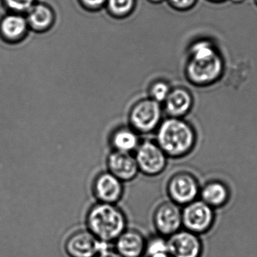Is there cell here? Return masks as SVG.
I'll list each match as a JSON object with an SVG mask.
<instances>
[{
	"instance_id": "obj_1",
	"label": "cell",
	"mask_w": 257,
	"mask_h": 257,
	"mask_svg": "<svg viewBox=\"0 0 257 257\" xmlns=\"http://www.w3.org/2000/svg\"><path fill=\"white\" fill-rule=\"evenodd\" d=\"M225 61L213 40L199 38L189 44L183 67L185 79L196 88H207L221 80Z\"/></svg>"
},
{
	"instance_id": "obj_2",
	"label": "cell",
	"mask_w": 257,
	"mask_h": 257,
	"mask_svg": "<svg viewBox=\"0 0 257 257\" xmlns=\"http://www.w3.org/2000/svg\"><path fill=\"white\" fill-rule=\"evenodd\" d=\"M156 143L168 157L181 158L193 150L196 134L183 118L168 117L157 128Z\"/></svg>"
},
{
	"instance_id": "obj_3",
	"label": "cell",
	"mask_w": 257,
	"mask_h": 257,
	"mask_svg": "<svg viewBox=\"0 0 257 257\" xmlns=\"http://www.w3.org/2000/svg\"><path fill=\"white\" fill-rule=\"evenodd\" d=\"M88 230L103 243L115 242L127 229V218L116 204L97 203L87 213Z\"/></svg>"
},
{
	"instance_id": "obj_4",
	"label": "cell",
	"mask_w": 257,
	"mask_h": 257,
	"mask_svg": "<svg viewBox=\"0 0 257 257\" xmlns=\"http://www.w3.org/2000/svg\"><path fill=\"white\" fill-rule=\"evenodd\" d=\"M162 106L150 97L135 103L129 112V124L138 134H150L157 130L162 122Z\"/></svg>"
},
{
	"instance_id": "obj_5",
	"label": "cell",
	"mask_w": 257,
	"mask_h": 257,
	"mask_svg": "<svg viewBox=\"0 0 257 257\" xmlns=\"http://www.w3.org/2000/svg\"><path fill=\"white\" fill-rule=\"evenodd\" d=\"M213 208L202 200H195L182 210L183 225L188 231L199 234L209 231L214 222Z\"/></svg>"
},
{
	"instance_id": "obj_6",
	"label": "cell",
	"mask_w": 257,
	"mask_h": 257,
	"mask_svg": "<svg viewBox=\"0 0 257 257\" xmlns=\"http://www.w3.org/2000/svg\"><path fill=\"white\" fill-rule=\"evenodd\" d=\"M135 153V159L140 172L154 177L163 172L168 162L165 152L153 141L141 143Z\"/></svg>"
},
{
	"instance_id": "obj_7",
	"label": "cell",
	"mask_w": 257,
	"mask_h": 257,
	"mask_svg": "<svg viewBox=\"0 0 257 257\" xmlns=\"http://www.w3.org/2000/svg\"><path fill=\"white\" fill-rule=\"evenodd\" d=\"M171 201L178 205H186L196 200L200 189L198 180L190 173L179 172L170 179L167 186Z\"/></svg>"
},
{
	"instance_id": "obj_8",
	"label": "cell",
	"mask_w": 257,
	"mask_h": 257,
	"mask_svg": "<svg viewBox=\"0 0 257 257\" xmlns=\"http://www.w3.org/2000/svg\"><path fill=\"white\" fill-rule=\"evenodd\" d=\"M108 243L97 239L88 230H81L73 233L65 243L66 252L70 257H96Z\"/></svg>"
},
{
	"instance_id": "obj_9",
	"label": "cell",
	"mask_w": 257,
	"mask_h": 257,
	"mask_svg": "<svg viewBox=\"0 0 257 257\" xmlns=\"http://www.w3.org/2000/svg\"><path fill=\"white\" fill-rule=\"evenodd\" d=\"M178 204L166 201L159 204L153 216V222L160 235L169 237L183 225L182 210Z\"/></svg>"
},
{
	"instance_id": "obj_10",
	"label": "cell",
	"mask_w": 257,
	"mask_h": 257,
	"mask_svg": "<svg viewBox=\"0 0 257 257\" xmlns=\"http://www.w3.org/2000/svg\"><path fill=\"white\" fill-rule=\"evenodd\" d=\"M198 234L188 230H179L167 239L171 257H201L202 243Z\"/></svg>"
},
{
	"instance_id": "obj_11",
	"label": "cell",
	"mask_w": 257,
	"mask_h": 257,
	"mask_svg": "<svg viewBox=\"0 0 257 257\" xmlns=\"http://www.w3.org/2000/svg\"><path fill=\"white\" fill-rule=\"evenodd\" d=\"M93 193L98 202L116 204L124 194L123 182L109 171L100 173L93 183Z\"/></svg>"
},
{
	"instance_id": "obj_12",
	"label": "cell",
	"mask_w": 257,
	"mask_h": 257,
	"mask_svg": "<svg viewBox=\"0 0 257 257\" xmlns=\"http://www.w3.org/2000/svg\"><path fill=\"white\" fill-rule=\"evenodd\" d=\"M108 171L123 183L135 180L140 172L136 159L131 153L111 152L108 156Z\"/></svg>"
},
{
	"instance_id": "obj_13",
	"label": "cell",
	"mask_w": 257,
	"mask_h": 257,
	"mask_svg": "<svg viewBox=\"0 0 257 257\" xmlns=\"http://www.w3.org/2000/svg\"><path fill=\"white\" fill-rule=\"evenodd\" d=\"M194 97L186 87H174L163 103L164 109L168 116L183 118L193 107Z\"/></svg>"
},
{
	"instance_id": "obj_14",
	"label": "cell",
	"mask_w": 257,
	"mask_h": 257,
	"mask_svg": "<svg viewBox=\"0 0 257 257\" xmlns=\"http://www.w3.org/2000/svg\"><path fill=\"white\" fill-rule=\"evenodd\" d=\"M29 30L25 15L11 13L0 21V34L10 43L22 41L28 35Z\"/></svg>"
},
{
	"instance_id": "obj_15",
	"label": "cell",
	"mask_w": 257,
	"mask_h": 257,
	"mask_svg": "<svg viewBox=\"0 0 257 257\" xmlns=\"http://www.w3.org/2000/svg\"><path fill=\"white\" fill-rule=\"evenodd\" d=\"M115 243V250L122 257H141L146 252L147 240L140 231L126 229Z\"/></svg>"
},
{
	"instance_id": "obj_16",
	"label": "cell",
	"mask_w": 257,
	"mask_h": 257,
	"mask_svg": "<svg viewBox=\"0 0 257 257\" xmlns=\"http://www.w3.org/2000/svg\"><path fill=\"white\" fill-rule=\"evenodd\" d=\"M30 30L34 32L45 33L53 27L55 14L50 6L37 3L25 14Z\"/></svg>"
},
{
	"instance_id": "obj_17",
	"label": "cell",
	"mask_w": 257,
	"mask_h": 257,
	"mask_svg": "<svg viewBox=\"0 0 257 257\" xmlns=\"http://www.w3.org/2000/svg\"><path fill=\"white\" fill-rule=\"evenodd\" d=\"M109 143L113 151L125 153L136 151L141 144L139 134L130 126L115 128L111 134Z\"/></svg>"
},
{
	"instance_id": "obj_18",
	"label": "cell",
	"mask_w": 257,
	"mask_h": 257,
	"mask_svg": "<svg viewBox=\"0 0 257 257\" xmlns=\"http://www.w3.org/2000/svg\"><path fill=\"white\" fill-rule=\"evenodd\" d=\"M199 194L201 200L212 208H217L225 205L230 196L228 186L219 180H211L206 183L200 190Z\"/></svg>"
},
{
	"instance_id": "obj_19",
	"label": "cell",
	"mask_w": 257,
	"mask_h": 257,
	"mask_svg": "<svg viewBox=\"0 0 257 257\" xmlns=\"http://www.w3.org/2000/svg\"><path fill=\"white\" fill-rule=\"evenodd\" d=\"M136 3V0H107L106 7L112 17L124 19L133 13Z\"/></svg>"
},
{
	"instance_id": "obj_20",
	"label": "cell",
	"mask_w": 257,
	"mask_h": 257,
	"mask_svg": "<svg viewBox=\"0 0 257 257\" xmlns=\"http://www.w3.org/2000/svg\"><path fill=\"white\" fill-rule=\"evenodd\" d=\"M146 254L148 257H164L169 255L168 241L163 236H156L147 240Z\"/></svg>"
},
{
	"instance_id": "obj_21",
	"label": "cell",
	"mask_w": 257,
	"mask_h": 257,
	"mask_svg": "<svg viewBox=\"0 0 257 257\" xmlns=\"http://www.w3.org/2000/svg\"><path fill=\"white\" fill-rule=\"evenodd\" d=\"M171 88L169 82L162 79L155 81L150 85L149 89V97L158 103H163L171 92Z\"/></svg>"
},
{
	"instance_id": "obj_22",
	"label": "cell",
	"mask_w": 257,
	"mask_h": 257,
	"mask_svg": "<svg viewBox=\"0 0 257 257\" xmlns=\"http://www.w3.org/2000/svg\"><path fill=\"white\" fill-rule=\"evenodd\" d=\"M11 13L25 15L36 4L37 0H4Z\"/></svg>"
},
{
	"instance_id": "obj_23",
	"label": "cell",
	"mask_w": 257,
	"mask_h": 257,
	"mask_svg": "<svg viewBox=\"0 0 257 257\" xmlns=\"http://www.w3.org/2000/svg\"><path fill=\"white\" fill-rule=\"evenodd\" d=\"M168 6L177 13H188L193 10L198 0H166Z\"/></svg>"
},
{
	"instance_id": "obj_24",
	"label": "cell",
	"mask_w": 257,
	"mask_h": 257,
	"mask_svg": "<svg viewBox=\"0 0 257 257\" xmlns=\"http://www.w3.org/2000/svg\"><path fill=\"white\" fill-rule=\"evenodd\" d=\"M81 5L89 11H97L106 7L107 0H79Z\"/></svg>"
},
{
	"instance_id": "obj_25",
	"label": "cell",
	"mask_w": 257,
	"mask_h": 257,
	"mask_svg": "<svg viewBox=\"0 0 257 257\" xmlns=\"http://www.w3.org/2000/svg\"><path fill=\"white\" fill-rule=\"evenodd\" d=\"M96 257H122L116 250L109 248L103 249Z\"/></svg>"
},
{
	"instance_id": "obj_26",
	"label": "cell",
	"mask_w": 257,
	"mask_h": 257,
	"mask_svg": "<svg viewBox=\"0 0 257 257\" xmlns=\"http://www.w3.org/2000/svg\"><path fill=\"white\" fill-rule=\"evenodd\" d=\"M205 1L211 4H222L226 3L227 1H229V0H205Z\"/></svg>"
},
{
	"instance_id": "obj_27",
	"label": "cell",
	"mask_w": 257,
	"mask_h": 257,
	"mask_svg": "<svg viewBox=\"0 0 257 257\" xmlns=\"http://www.w3.org/2000/svg\"><path fill=\"white\" fill-rule=\"evenodd\" d=\"M152 4H163L164 2H166V0H147Z\"/></svg>"
},
{
	"instance_id": "obj_28",
	"label": "cell",
	"mask_w": 257,
	"mask_h": 257,
	"mask_svg": "<svg viewBox=\"0 0 257 257\" xmlns=\"http://www.w3.org/2000/svg\"><path fill=\"white\" fill-rule=\"evenodd\" d=\"M229 1H231L232 4H242V3L244 2V1H246V0H229Z\"/></svg>"
},
{
	"instance_id": "obj_29",
	"label": "cell",
	"mask_w": 257,
	"mask_h": 257,
	"mask_svg": "<svg viewBox=\"0 0 257 257\" xmlns=\"http://www.w3.org/2000/svg\"><path fill=\"white\" fill-rule=\"evenodd\" d=\"M254 4H255V7L257 8V0H253Z\"/></svg>"
},
{
	"instance_id": "obj_30",
	"label": "cell",
	"mask_w": 257,
	"mask_h": 257,
	"mask_svg": "<svg viewBox=\"0 0 257 257\" xmlns=\"http://www.w3.org/2000/svg\"><path fill=\"white\" fill-rule=\"evenodd\" d=\"M164 257H171V255H167V256H164Z\"/></svg>"
}]
</instances>
